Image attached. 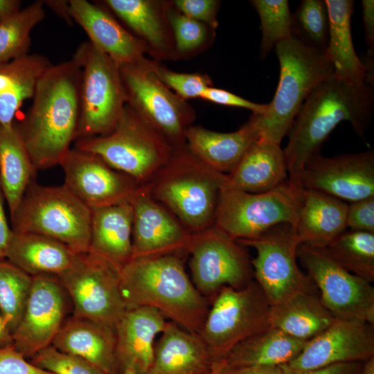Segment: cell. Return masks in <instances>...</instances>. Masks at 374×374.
Listing matches in <instances>:
<instances>
[{
	"mask_svg": "<svg viewBox=\"0 0 374 374\" xmlns=\"http://www.w3.org/2000/svg\"><path fill=\"white\" fill-rule=\"evenodd\" d=\"M81 69L71 59L51 64L39 78L33 104L18 125L35 171L57 165L75 141Z\"/></svg>",
	"mask_w": 374,
	"mask_h": 374,
	"instance_id": "1",
	"label": "cell"
},
{
	"mask_svg": "<svg viewBox=\"0 0 374 374\" xmlns=\"http://www.w3.org/2000/svg\"><path fill=\"white\" fill-rule=\"evenodd\" d=\"M373 109L371 84H352L334 75L319 83L305 100L287 134L289 140L283 152L288 179L297 184L305 162L319 152L330 132L341 121L349 122L364 138Z\"/></svg>",
	"mask_w": 374,
	"mask_h": 374,
	"instance_id": "2",
	"label": "cell"
},
{
	"mask_svg": "<svg viewBox=\"0 0 374 374\" xmlns=\"http://www.w3.org/2000/svg\"><path fill=\"white\" fill-rule=\"evenodd\" d=\"M120 285L126 310L152 307L186 330L200 331L211 301L196 289L176 255L132 259L121 270Z\"/></svg>",
	"mask_w": 374,
	"mask_h": 374,
	"instance_id": "3",
	"label": "cell"
},
{
	"mask_svg": "<svg viewBox=\"0 0 374 374\" xmlns=\"http://www.w3.org/2000/svg\"><path fill=\"white\" fill-rule=\"evenodd\" d=\"M280 78L275 95L262 114H253L260 137L280 144L301 105L321 82L334 75L324 51L292 35L276 46Z\"/></svg>",
	"mask_w": 374,
	"mask_h": 374,
	"instance_id": "4",
	"label": "cell"
},
{
	"mask_svg": "<svg viewBox=\"0 0 374 374\" xmlns=\"http://www.w3.org/2000/svg\"><path fill=\"white\" fill-rule=\"evenodd\" d=\"M74 148L98 155L136 184L147 180L163 168L175 150L127 104L112 132L78 139Z\"/></svg>",
	"mask_w": 374,
	"mask_h": 374,
	"instance_id": "5",
	"label": "cell"
},
{
	"mask_svg": "<svg viewBox=\"0 0 374 374\" xmlns=\"http://www.w3.org/2000/svg\"><path fill=\"white\" fill-rule=\"evenodd\" d=\"M10 219L15 233L45 235L77 253L89 251L91 208L64 185L44 186L32 180Z\"/></svg>",
	"mask_w": 374,
	"mask_h": 374,
	"instance_id": "6",
	"label": "cell"
},
{
	"mask_svg": "<svg viewBox=\"0 0 374 374\" xmlns=\"http://www.w3.org/2000/svg\"><path fill=\"white\" fill-rule=\"evenodd\" d=\"M163 168L167 170L153 186V195L190 230L206 229L214 220L225 174L205 166L186 145L175 148Z\"/></svg>",
	"mask_w": 374,
	"mask_h": 374,
	"instance_id": "7",
	"label": "cell"
},
{
	"mask_svg": "<svg viewBox=\"0 0 374 374\" xmlns=\"http://www.w3.org/2000/svg\"><path fill=\"white\" fill-rule=\"evenodd\" d=\"M303 189L288 179L275 188L250 193L222 184L215 226L235 240L256 238L279 224L296 226Z\"/></svg>",
	"mask_w": 374,
	"mask_h": 374,
	"instance_id": "8",
	"label": "cell"
},
{
	"mask_svg": "<svg viewBox=\"0 0 374 374\" xmlns=\"http://www.w3.org/2000/svg\"><path fill=\"white\" fill-rule=\"evenodd\" d=\"M72 60L81 69L75 141L109 134L126 104L119 64L90 41L80 44Z\"/></svg>",
	"mask_w": 374,
	"mask_h": 374,
	"instance_id": "9",
	"label": "cell"
},
{
	"mask_svg": "<svg viewBox=\"0 0 374 374\" xmlns=\"http://www.w3.org/2000/svg\"><path fill=\"white\" fill-rule=\"evenodd\" d=\"M270 304L251 280L241 288L225 287L211 299L198 335L214 362L224 359L241 341L271 326Z\"/></svg>",
	"mask_w": 374,
	"mask_h": 374,
	"instance_id": "10",
	"label": "cell"
},
{
	"mask_svg": "<svg viewBox=\"0 0 374 374\" xmlns=\"http://www.w3.org/2000/svg\"><path fill=\"white\" fill-rule=\"evenodd\" d=\"M125 103L175 148L186 145L185 132L195 120L190 105L166 87L145 57L119 64Z\"/></svg>",
	"mask_w": 374,
	"mask_h": 374,
	"instance_id": "11",
	"label": "cell"
},
{
	"mask_svg": "<svg viewBox=\"0 0 374 374\" xmlns=\"http://www.w3.org/2000/svg\"><path fill=\"white\" fill-rule=\"evenodd\" d=\"M73 305V315L115 328L126 311L121 270L105 258L79 253L73 265L57 276Z\"/></svg>",
	"mask_w": 374,
	"mask_h": 374,
	"instance_id": "12",
	"label": "cell"
},
{
	"mask_svg": "<svg viewBox=\"0 0 374 374\" xmlns=\"http://www.w3.org/2000/svg\"><path fill=\"white\" fill-rule=\"evenodd\" d=\"M238 242L256 249L257 255L251 262L253 275L270 305L314 290L298 266L297 249L301 242L292 225L279 224L256 238Z\"/></svg>",
	"mask_w": 374,
	"mask_h": 374,
	"instance_id": "13",
	"label": "cell"
},
{
	"mask_svg": "<svg viewBox=\"0 0 374 374\" xmlns=\"http://www.w3.org/2000/svg\"><path fill=\"white\" fill-rule=\"evenodd\" d=\"M297 258L336 319H356L374 325V288L371 283L341 267L326 248L301 244Z\"/></svg>",
	"mask_w": 374,
	"mask_h": 374,
	"instance_id": "14",
	"label": "cell"
},
{
	"mask_svg": "<svg viewBox=\"0 0 374 374\" xmlns=\"http://www.w3.org/2000/svg\"><path fill=\"white\" fill-rule=\"evenodd\" d=\"M186 249L190 253L192 282L210 301L223 287L241 288L252 280L244 251L215 226L191 235Z\"/></svg>",
	"mask_w": 374,
	"mask_h": 374,
	"instance_id": "15",
	"label": "cell"
},
{
	"mask_svg": "<svg viewBox=\"0 0 374 374\" xmlns=\"http://www.w3.org/2000/svg\"><path fill=\"white\" fill-rule=\"evenodd\" d=\"M69 300L57 276H33L24 314L12 334L13 347L32 358L51 346L66 320Z\"/></svg>",
	"mask_w": 374,
	"mask_h": 374,
	"instance_id": "16",
	"label": "cell"
},
{
	"mask_svg": "<svg viewBox=\"0 0 374 374\" xmlns=\"http://www.w3.org/2000/svg\"><path fill=\"white\" fill-rule=\"evenodd\" d=\"M297 184L350 202L374 196V152L332 157L316 153L304 164Z\"/></svg>",
	"mask_w": 374,
	"mask_h": 374,
	"instance_id": "17",
	"label": "cell"
},
{
	"mask_svg": "<svg viewBox=\"0 0 374 374\" xmlns=\"http://www.w3.org/2000/svg\"><path fill=\"white\" fill-rule=\"evenodd\" d=\"M373 326L360 320L336 319L283 365L286 374H300L339 363L366 362L374 357Z\"/></svg>",
	"mask_w": 374,
	"mask_h": 374,
	"instance_id": "18",
	"label": "cell"
},
{
	"mask_svg": "<svg viewBox=\"0 0 374 374\" xmlns=\"http://www.w3.org/2000/svg\"><path fill=\"white\" fill-rule=\"evenodd\" d=\"M60 166L64 185L89 208L130 201L137 184L98 155L71 148Z\"/></svg>",
	"mask_w": 374,
	"mask_h": 374,
	"instance_id": "19",
	"label": "cell"
},
{
	"mask_svg": "<svg viewBox=\"0 0 374 374\" xmlns=\"http://www.w3.org/2000/svg\"><path fill=\"white\" fill-rule=\"evenodd\" d=\"M130 202L133 207L132 259L186 249L191 235L154 201L146 188L138 187Z\"/></svg>",
	"mask_w": 374,
	"mask_h": 374,
	"instance_id": "20",
	"label": "cell"
},
{
	"mask_svg": "<svg viewBox=\"0 0 374 374\" xmlns=\"http://www.w3.org/2000/svg\"><path fill=\"white\" fill-rule=\"evenodd\" d=\"M70 14L97 48L118 64L139 60L148 52L146 44L125 29L103 6L87 0H69Z\"/></svg>",
	"mask_w": 374,
	"mask_h": 374,
	"instance_id": "21",
	"label": "cell"
},
{
	"mask_svg": "<svg viewBox=\"0 0 374 374\" xmlns=\"http://www.w3.org/2000/svg\"><path fill=\"white\" fill-rule=\"evenodd\" d=\"M166 323L163 314L152 307L125 311L115 326L120 374L125 370L148 374L154 359V339Z\"/></svg>",
	"mask_w": 374,
	"mask_h": 374,
	"instance_id": "22",
	"label": "cell"
},
{
	"mask_svg": "<svg viewBox=\"0 0 374 374\" xmlns=\"http://www.w3.org/2000/svg\"><path fill=\"white\" fill-rule=\"evenodd\" d=\"M51 346L88 361L106 374H120L114 327L72 315L65 320Z\"/></svg>",
	"mask_w": 374,
	"mask_h": 374,
	"instance_id": "23",
	"label": "cell"
},
{
	"mask_svg": "<svg viewBox=\"0 0 374 374\" xmlns=\"http://www.w3.org/2000/svg\"><path fill=\"white\" fill-rule=\"evenodd\" d=\"M329 17L328 39L325 55L332 65L334 76L345 82L373 86V58L366 62L357 56L352 39L350 21L354 12L351 0H326Z\"/></svg>",
	"mask_w": 374,
	"mask_h": 374,
	"instance_id": "24",
	"label": "cell"
},
{
	"mask_svg": "<svg viewBox=\"0 0 374 374\" xmlns=\"http://www.w3.org/2000/svg\"><path fill=\"white\" fill-rule=\"evenodd\" d=\"M259 137L253 114L246 123L233 132H217L193 125L185 132L188 150L205 166L222 174L229 173Z\"/></svg>",
	"mask_w": 374,
	"mask_h": 374,
	"instance_id": "25",
	"label": "cell"
},
{
	"mask_svg": "<svg viewBox=\"0 0 374 374\" xmlns=\"http://www.w3.org/2000/svg\"><path fill=\"white\" fill-rule=\"evenodd\" d=\"M161 334L148 374L211 373L215 362L197 333L170 321Z\"/></svg>",
	"mask_w": 374,
	"mask_h": 374,
	"instance_id": "26",
	"label": "cell"
},
{
	"mask_svg": "<svg viewBox=\"0 0 374 374\" xmlns=\"http://www.w3.org/2000/svg\"><path fill=\"white\" fill-rule=\"evenodd\" d=\"M287 177L285 157L280 144L259 137L233 169L225 174V183L239 190L260 193L278 186Z\"/></svg>",
	"mask_w": 374,
	"mask_h": 374,
	"instance_id": "27",
	"label": "cell"
},
{
	"mask_svg": "<svg viewBox=\"0 0 374 374\" xmlns=\"http://www.w3.org/2000/svg\"><path fill=\"white\" fill-rule=\"evenodd\" d=\"M143 40L157 59L176 57L172 33L166 15L167 2L150 0L102 1Z\"/></svg>",
	"mask_w": 374,
	"mask_h": 374,
	"instance_id": "28",
	"label": "cell"
},
{
	"mask_svg": "<svg viewBox=\"0 0 374 374\" xmlns=\"http://www.w3.org/2000/svg\"><path fill=\"white\" fill-rule=\"evenodd\" d=\"M89 251L120 270L132 259L133 207L130 201L91 208Z\"/></svg>",
	"mask_w": 374,
	"mask_h": 374,
	"instance_id": "29",
	"label": "cell"
},
{
	"mask_svg": "<svg viewBox=\"0 0 374 374\" xmlns=\"http://www.w3.org/2000/svg\"><path fill=\"white\" fill-rule=\"evenodd\" d=\"M348 206L330 195L303 189L295 226L301 244L326 248L346 231Z\"/></svg>",
	"mask_w": 374,
	"mask_h": 374,
	"instance_id": "30",
	"label": "cell"
},
{
	"mask_svg": "<svg viewBox=\"0 0 374 374\" xmlns=\"http://www.w3.org/2000/svg\"><path fill=\"white\" fill-rule=\"evenodd\" d=\"M78 253L53 238L13 231L6 259L31 276H59L73 265Z\"/></svg>",
	"mask_w": 374,
	"mask_h": 374,
	"instance_id": "31",
	"label": "cell"
},
{
	"mask_svg": "<svg viewBox=\"0 0 374 374\" xmlns=\"http://www.w3.org/2000/svg\"><path fill=\"white\" fill-rule=\"evenodd\" d=\"M269 317L271 326L305 341L319 335L336 319L314 290L270 305Z\"/></svg>",
	"mask_w": 374,
	"mask_h": 374,
	"instance_id": "32",
	"label": "cell"
},
{
	"mask_svg": "<svg viewBox=\"0 0 374 374\" xmlns=\"http://www.w3.org/2000/svg\"><path fill=\"white\" fill-rule=\"evenodd\" d=\"M52 64L33 53L0 64V125H10L24 100L33 98L37 82Z\"/></svg>",
	"mask_w": 374,
	"mask_h": 374,
	"instance_id": "33",
	"label": "cell"
},
{
	"mask_svg": "<svg viewBox=\"0 0 374 374\" xmlns=\"http://www.w3.org/2000/svg\"><path fill=\"white\" fill-rule=\"evenodd\" d=\"M35 172L18 125H0V186L10 217Z\"/></svg>",
	"mask_w": 374,
	"mask_h": 374,
	"instance_id": "34",
	"label": "cell"
},
{
	"mask_svg": "<svg viewBox=\"0 0 374 374\" xmlns=\"http://www.w3.org/2000/svg\"><path fill=\"white\" fill-rule=\"evenodd\" d=\"M306 342L271 326L239 343L224 359L230 366H283L295 358Z\"/></svg>",
	"mask_w": 374,
	"mask_h": 374,
	"instance_id": "35",
	"label": "cell"
},
{
	"mask_svg": "<svg viewBox=\"0 0 374 374\" xmlns=\"http://www.w3.org/2000/svg\"><path fill=\"white\" fill-rule=\"evenodd\" d=\"M329 254L349 272L374 280V233L345 231L326 247Z\"/></svg>",
	"mask_w": 374,
	"mask_h": 374,
	"instance_id": "36",
	"label": "cell"
},
{
	"mask_svg": "<svg viewBox=\"0 0 374 374\" xmlns=\"http://www.w3.org/2000/svg\"><path fill=\"white\" fill-rule=\"evenodd\" d=\"M44 17V1L37 0L0 23V64L28 54L30 32Z\"/></svg>",
	"mask_w": 374,
	"mask_h": 374,
	"instance_id": "37",
	"label": "cell"
},
{
	"mask_svg": "<svg viewBox=\"0 0 374 374\" xmlns=\"http://www.w3.org/2000/svg\"><path fill=\"white\" fill-rule=\"evenodd\" d=\"M33 276L8 261L0 260V314L11 333L24 314Z\"/></svg>",
	"mask_w": 374,
	"mask_h": 374,
	"instance_id": "38",
	"label": "cell"
},
{
	"mask_svg": "<svg viewBox=\"0 0 374 374\" xmlns=\"http://www.w3.org/2000/svg\"><path fill=\"white\" fill-rule=\"evenodd\" d=\"M251 3L260 17V55L265 58L278 42L292 36L293 14L287 0H253Z\"/></svg>",
	"mask_w": 374,
	"mask_h": 374,
	"instance_id": "39",
	"label": "cell"
},
{
	"mask_svg": "<svg viewBox=\"0 0 374 374\" xmlns=\"http://www.w3.org/2000/svg\"><path fill=\"white\" fill-rule=\"evenodd\" d=\"M292 17V35L308 46L325 51L329 32V17L326 1L303 0Z\"/></svg>",
	"mask_w": 374,
	"mask_h": 374,
	"instance_id": "40",
	"label": "cell"
},
{
	"mask_svg": "<svg viewBox=\"0 0 374 374\" xmlns=\"http://www.w3.org/2000/svg\"><path fill=\"white\" fill-rule=\"evenodd\" d=\"M166 15L173 35L176 55L194 53L209 42L214 30L181 14L172 2L167 3Z\"/></svg>",
	"mask_w": 374,
	"mask_h": 374,
	"instance_id": "41",
	"label": "cell"
},
{
	"mask_svg": "<svg viewBox=\"0 0 374 374\" xmlns=\"http://www.w3.org/2000/svg\"><path fill=\"white\" fill-rule=\"evenodd\" d=\"M30 362L55 374H106L88 361L62 353L51 345L35 355Z\"/></svg>",
	"mask_w": 374,
	"mask_h": 374,
	"instance_id": "42",
	"label": "cell"
},
{
	"mask_svg": "<svg viewBox=\"0 0 374 374\" xmlns=\"http://www.w3.org/2000/svg\"><path fill=\"white\" fill-rule=\"evenodd\" d=\"M153 69L160 80L184 100L201 98L205 90L213 84L207 75L172 71L156 61H153Z\"/></svg>",
	"mask_w": 374,
	"mask_h": 374,
	"instance_id": "43",
	"label": "cell"
},
{
	"mask_svg": "<svg viewBox=\"0 0 374 374\" xmlns=\"http://www.w3.org/2000/svg\"><path fill=\"white\" fill-rule=\"evenodd\" d=\"M175 8L181 14L215 30L218 25L217 14L220 1L217 0H176Z\"/></svg>",
	"mask_w": 374,
	"mask_h": 374,
	"instance_id": "44",
	"label": "cell"
},
{
	"mask_svg": "<svg viewBox=\"0 0 374 374\" xmlns=\"http://www.w3.org/2000/svg\"><path fill=\"white\" fill-rule=\"evenodd\" d=\"M346 226L352 231L374 233V196L348 204Z\"/></svg>",
	"mask_w": 374,
	"mask_h": 374,
	"instance_id": "45",
	"label": "cell"
},
{
	"mask_svg": "<svg viewBox=\"0 0 374 374\" xmlns=\"http://www.w3.org/2000/svg\"><path fill=\"white\" fill-rule=\"evenodd\" d=\"M26 359L13 346L0 348V374H55Z\"/></svg>",
	"mask_w": 374,
	"mask_h": 374,
	"instance_id": "46",
	"label": "cell"
},
{
	"mask_svg": "<svg viewBox=\"0 0 374 374\" xmlns=\"http://www.w3.org/2000/svg\"><path fill=\"white\" fill-rule=\"evenodd\" d=\"M201 98L215 104L247 109L256 114H263L267 107V104L256 103L230 91L213 86L205 90Z\"/></svg>",
	"mask_w": 374,
	"mask_h": 374,
	"instance_id": "47",
	"label": "cell"
},
{
	"mask_svg": "<svg viewBox=\"0 0 374 374\" xmlns=\"http://www.w3.org/2000/svg\"><path fill=\"white\" fill-rule=\"evenodd\" d=\"M5 197L0 186V260L6 259L8 250L12 238L13 231L9 226L6 211Z\"/></svg>",
	"mask_w": 374,
	"mask_h": 374,
	"instance_id": "48",
	"label": "cell"
},
{
	"mask_svg": "<svg viewBox=\"0 0 374 374\" xmlns=\"http://www.w3.org/2000/svg\"><path fill=\"white\" fill-rule=\"evenodd\" d=\"M362 16L366 43L368 47V56L373 57L374 53V1L363 0Z\"/></svg>",
	"mask_w": 374,
	"mask_h": 374,
	"instance_id": "49",
	"label": "cell"
},
{
	"mask_svg": "<svg viewBox=\"0 0 374 374\" xmlns=\"http://www.w3.org/2000/svg\"><path fill=\"white\" fill-rule=\"evenodd\" d=\"M219 374H286L283 366H230L225 364Z\"/></svg>",
	"mask_w": 374,
	"mask_h": 374,
	"instance_id": "50",
	"label": "cell"
},
{
	"mask_svg": "<svg viewBox=\"0 0 374 374\" xmlns=\"http://www.w3.org/2000/svg\"><path fill=\"white\" fill-rule=\"evenodd\" d=\"M366 362L335 364L300 374H362Z\"/></svg>",
	"mask_w": 374,
	"mask_h": 374,
	"instance_id": "51",
	"label": "cell"
},
{
	"mask_svg": "<svg viewBox=\"0 0 374 374\" xmlns=\"http://www.w3.org/2000/svg\"><path fill=\"white\" fill-rule=\"evenodd\" d=\"M44 3L69 26L73 24V19L70 14L69 1L47 0L44 1Z\"/></svg>",
	"mask_w": 374,
	"mask_h": 374,
	"instance_id": "52",
	"label": "cell"
},
{
	"mask_svg": "<svg viewBox=\"0 0 374 374\" xmlns=\"http://www.w3.org/2000/svg\"><path fill=\"white\" fill-rule=\"evenodd\" d=\"M21 5L19 0H0V23L19 12Z\"/></svg>",
	"mask_w": 374,
	"mask_h": 374,
	"instance_id": "53",
	"label": "cell"
},
{
	"mask_svg": "<svg viewBox=\"0 0 374 374\" xmlns=\"http://www.w3.org/2000/svg\"><path fill=\"white\" fill-rule=\"evenodd\" d=\"M12 346V335L6 326L0 314V348Z\"/></svg>",
	"mask_w": 374,
	"mask_h": 374,
	"instance_id": "54",
	"label": "cell"
},
{
	"mask_svg": "<svg viewBox=\"0 0 374 374\" xmlns=\"http://www.w3.org/2000/svg\"><path fill=\"white\" fill-rule=\"evenodd\" d=\"M362 374H374V357L365 362Z\"/></svg>",
	"mask_w": 374,
	"mask_h": 374,
	"instance_id": "55",
	"label": "cell"
},
{
	"mask_svg": "<svg viewBox=\"0 0 374 374\" xmlns=\"http://www.w3.org/2000/svg\"><path fill=\"white\" fill-rule=\"evenodd\" d=\"M225 364V359L215 362L210 374H219Z\"/></svg>",
	"mask_w": 374,
	"mask_h": 374,
	"instance_id": "56",
	"label": "cell"
},
{
	"mask_svg": "<svg viewBox=\"0 0 374 374\" xmlns=\"http://www.w3.org/2000/svg\"><path fill=\"white\" fill-rule=\"evenodd\" d=\"M121 374H137L130 370H125Z\"/></svg>",
	"mask_w": 374,
	"mask_h": 374,
	"instance_id": "57",
	"label": "cell"
}]
</instances>
